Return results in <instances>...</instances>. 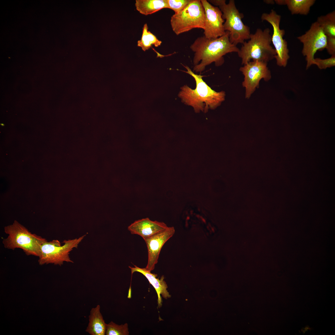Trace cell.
I'll return each instance as SVG.
<instances>
[{
	"mask_svg": "<svg viewBox=\"0 0 335 335\" xmlns=\"http://www.w3.org/2000/svg\"><path fill=\"white\" fill-rule=\"evenodd\" d=\"M229 36V32L226 31L224 35L216 38H207L204 35L196 38L190 46L194 52L193 71L201 73L213 62L216 66H220L224 63V55L237 53L239 48L230 42Z\"/></svg>",
	"mask_w": 335,
	"mask_h": 335,
	"instance_id": "1",
	"label": "cell"
},
{
	"mask_svg": "<svg viewBox=\"0 0 335 335\" xmlns=\"http://www.w3.org/2000/svg\"><path fill=\"white\" fill-rule=\"evenodd\" d=\"M182 65L187 70L183 72L193 78L196 86L194 89L186 85L181 87L178 96L182 102L192 106L196 112L200 110L206 112L209 109H214L220 105L225 100V92L213 90L203 80V76L195 74L188 66Z\"/></svg>",
	"mask_w": 335,
	"mask_h": 335,
	"instance_id": "2",
	"label": "cell"
},
{
	"mask_svg": "<svg viewBox=\"0 0 335 335\" xmlns=\"http://www.w3.org/2000/svg\"><path fill=\"white\" fill-rule=\"evenodd\" d=\"M269 28L262 30L257 28L254 34H251L248 42L245 41L237 52L244 65L252 61L267 63L275 58L276 55L271 45V35Z\"/></svg>",
	"mask_w": 335,
	"mask_h": 335,
	"instance_id": "3",
	"label": "cell"
},
{
	"mask_svg": "<svg viewBox=\"0 0 335 335\" xmlns=\"http://www.w3.org/2000/svg\"><path fill=\"white\" fill-rule=\"evenodd\" d=\"M4 232L7 237L3 239L2 243L7 249L20 248L27 255L38 257L42 244L46 239L31 233L16 221L12 224L5 226Z\"/></svg>",
	"mask_w": 335,
	"mask_h": 335,
	"instance_id": "4",
	"label": "cell"
},
{
	"mask_svg": "<svg viewBox=\"0 0 335 335\" xmlns=\"http://www.w3.org/2000/svg\"><path fill=\"white\" fill-rule=\"evenodd\" d=\"M209 1L218 7L221 11L222 18L225 20L224 28L226 31L229 32V40L231 43L236 46L249 39L251 34L250 28L243 22L244 15L236 8L234 0H230L227 4L225 0Z\"/></svg>",
	"mask_w": 335,
	"mask_h": 335,
	"instance_id": "5",
	"label": "cell"
},
{
	"mask_svg": "<svg viewBox=\"0 0 335 335\" xmlns=\"http://www.w3.org/2000/svg\"><path fill=\"white\" fill-rule=\"evenodd\" d=\"M170 24L177 35L195 28L204 29L205 13L200 0H192L182 11L171 17Z\"/></svg>",
	"mask_w": 335,
	"mask_h": 335,
	"instance_id": "6",
	"label": "cell"
},
{
	"mask_svg": "<svg viewBox=\"0 0 335 335\" xmlns=\"http://www.w3.org/2000/svg\"><path fill=\"white\" fill-rule=\"evenodd\" d=\"M85 236L84 235L78 239L64 240L63 242L64 244L62 246L57 240L46 241L41 247L38 257L39 265L51 263L60 266L65 261L73 263L69 257V252L74 248L77 247Z\"/></svg>",
	"mask_w": 335,
	"mask_h": 335,
	"instance_id": "7",
	"label": "cell"
},
{
	"mask_svg": "<svg viewBox=\"0 0 335 335\" xmlns=\"http://www.w3.org/2000/svg\"><path fill=\"white\" fill-rule=\"evenodd\" d=\"M281 19V16L273 9L269 13H263L261 16L262 21L268 22L273 28L271 42L276 51L275 58L276 64L279 66L285 67L289 58V51L287 41L283 38L285 30L280 28Z\"/></svg>",
	"mask_w": 335,
	"mask_h": 335,
	"instance_id": "8",
	"label": "cell"
},
{
	"mask_svg": "<svg viewBox=\"0 0 335 335\" xmlns=\"http://www.w3.org/2000/svg\"><path fill=\"white\" fill-rule=\"evenodd\" d=\"M297 38L303 44L302 53L306 57L307 69L313 65L316 52L325 49L327 36L315 21L311 24L309 29L304 34Z\"/></svg>",
	"mask_w": 335,
	"mask_h": 335,
	"instance_id": "9",
	"label": "cell"
},
{
	"mask_svg": "<svg viewBox=\"0 0 335 335\" xmlns=\"http://www.w3.org/2000/svg\"><path fill=\"white\" fill-rule=\"evenodd\" d=\"M267 63L258 61H251L240 67L239 70L244 77L242 86L245 88V97L249 99L256 88L260 80L267 81L271 78V74Z\"/></svg>",
	"mask_w": 335,
	"mask_h": 335,
	"instance_id": "10",
	"label": "cell"
},
{
	"mask_svg": "<svg viewBox=\"0 0 335 335\" xmlns=\"http://www.w3.org/2000/svg\"><path fill=\"white\" fill-rule=\"evenodd\" d=\"M205 13L204 36L208 38H216L224 35L225 30L222 13L217 7L213 6L206 0H201Z\"/></svg>",
	"mask_w": 335,
	"mask_h": 335,
	"instance_id": "11",
	"label": "cell"
},
{
	"mask_svg": "<svg viewBox=\"0 0 335 335\" xmlns=\"http://www.w3.org/2000/svg\"><path fill=\"white\" fill-rule=\"evenodd\" d=\"M175 232L173 227L165 229L145 239L148 250V258L145 269L151 271L157 263L161 250L164 243Z\"/></svg>",
	"mask_w": 335,
	"mask_h": 335,
	"instance_id": "12",
	"label": "cell"
},
{
	"mask_svg": "<svg viewBox=\"0 0 335 335\" xmlns=\"http://www.w3.org/2000/svg\"><path fill=\"white\" fill-rule=\"evenodd\" d=\"M168 227L163 222L153 221L146 218L135 221L128 226V230L132 234L139 235L144 240Z\"/></svg>",
	"mask_w": 335,
	"mask_h": 335,
	"instance_id": "13",
	"label": "cell"
},
{
	"mask_svg": "<svg viewBox=\"0 0 335 335\" xmlns=\"http://www.w3.org/2000/svg\"><path fill=\"white\" fill-rule=\"evenodd\" d=\"M134 267H131L129 266L131 271L132 274L135 272H138L142 274L148 279L149 283L154 288L157 293L158 299V306L160 307L162 305V299L161 297L165 299L171 297L169 292L167 290V285L164 280V277L162 276L160 279L157 278V275L153 274L146 270L145 268H141L134 265Z\"/></svg>",
	"mask_w": 335,
	"mask_h": 335,
	"instance_id": "14",
	"label": "cell"
},
{
	"mask_svg": "<svg viewBox=\"0 0 335 335\" xmlns=\"http://www.w3.org/2000/svg\"><path fill=\"white\" fill-rule=\"evenodd\" d=\"M100 305L91 309L88 316L89 322L86 332L91 335H105L107 324L100 311Z\"/></svg>",
	"mask_w": 335,
	"mask_h": 335,
	"instance_id": "15",
	"label": "cell"
},
{
	"mask_svg": "<svg viewBox=\"0 0 335 335\" xmlns=\"http://www.w3.org/2000/svg\"><path fill=\"white\" fill-rule=\"evenodd\" d=\"M136 10L145 15L152 14L163 8H168L166 0H136Z\"/></svg>",
	"mask_w": 335,
	"mask_h": 335,
	"instance_id": "16",
	"label": "cell"
},
{
	"mask_svg": "<svg viewBox=\"0 0 335 335\" xmlns=\"http://www.w3.org/2000/svg\"><path fill=\"white\" fill-rule=\"evenodd\" d=\"M315 2V0H284V5H287L292 15H306Z\"/></svg>",
	"mask_w": 335,
	"mask_h": 335,
	"instance_id": "17",
	"label": "cell"
},
{
	"mask_svg": "<svg viewBox=\"0 0 335 335\" xmlns=\"http://www.w3.org/2000/svg\"><path fill=\"white\" fill-rule=\"evenodd\" d=\"M316 22L327 37H335V11L319 16Z\"/></svg>",
	"mask_w": 335,
	"mask_h": 335,
	"instance_id": "18",
	"label": "cell"
},
{
	"mask_svg": "<svg viewBox=\"0 0 335 335\" xmlns=\"http://www.w3.org/2000/svg\"><path fill=\"white\" fill-rule=\"evenodd\" d=\"M162 42L159 40L157 37L148 30V27L146 23L143 27L141 39L137 42V45L145 51L149 49L153 45L158 47L161 44Z\"/></svg>",
	"mask_w": 335,
	"mask_h": 335,
	"instance_id": "19",
	"label": "cell"
},
{
	"mask_svg": "<svg viewBox=\"0 0 335 335\" xmlns=\"http://www.w3.org/2000/svg\"><path fill=\"white\" fill-rule=\"evenodd\" d=\"M128 325L127 323L119 325L113 321L107 324L106 335H128Z\"/></svg>",
	"mask_w": 335,
	"mask_h": 335,
	"instance_id": "20",
	"label": "cell"
},
{
	"mask_svg": "<svg viewBox=\"0 0 335 335\" xmlns=\"http://www.w3.org/2000/svg\"><path fill=\"white\" fill-rule=\"evenodd\" d=\"M192 0H166L168 8L177 13L183 10Z\"/></svg>",
	"mask_w": 335,
	"mask_h": 335,
	"instance_id": "21",
	"label": "cell"
},
{
	"mask_svg": "<svg viewBox=\"0 0 335 335\" xmlns=\"http://www.w3.org/2000/svg\"><path fill=\"white\" fill-rule=\"evenodd\" d=\"M313 65H316L321 69L334 66H335V55L331 56L330 57L324 59L315 58Z\"/></svg>",
	"mask_w": 335,
	"mask_h": 335,
	"instance_id": "22",
	"label": "cell"
},
{
	"mask_svg": "<svg viewBox=\"0 0 335 335\" xmlns=\"http://www.w3.org/2000/svg\"><path fill=\"white\" fill-rule=\"evenodd\" d=\"M325 49L329 54L335 55V37H327Z\"/></svg>",
	"mask_w": 335,
	"mask_h": 335,
	"instance_id": "23",
	"label": "cell"
},
{
	"mask_svg": "<svg viewBox=\"0 0 335 335\" xmlns=\"http://www.w3.org/2000/svg\"><path fill=\"white\" fill-rule=\"evenodd\" d=\"M264 2L268 4H274L275 3L274 1L271 0H264Z\"/></svg>",
	"mask_w": 335,
	"mask_h": 335,
	"instance_id": "24",
	"label": "cell"
}]
</instances>
